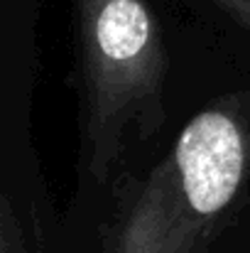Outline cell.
Segmentation results:
<instances>
[{
    "label": "cell",
    "instance_id": "1",
    "mask_svg": "<svg viewBox=\"0 0 250 253\" xmlns=\"http://www.w3.org/2000/svg\"><path fill=\"white\" fill-rule=\"evenodd\" d=\"M250 177V113L223 98L196 113L115 219L106 253H201Z\"/></svg>",
    "mask_w": 250,
    "mask_h": 253
},
{
    "label": "cell",
    "instance_id": "2",
    "mask_svg": "<svg viewBox=\"0 0 250 253\" xmlns=\"http://www.w3.org/2000/svg\"><path fill=\"white\" fill-rule=\"evenodd\" d=\"M86 169L106 179L130 140L162 126L167 54L147 0H74Z\"/></svg>",
    "mask_w": 250,
    "mask_h": 253
},
{
    "label": "cell",
    "instance_id": "3",
    "mask_svg": "<svg viewBox=\"0 0 250 253\" xmlns=\"http://www.w3.org/2000/svg\"><path fill=\"white\" fill-rule=\"evenodd\" d=\"M0 253H25L22 226L7 197L2 199V209H0Z\"/></svg>",
    "mask_w": 250,
    "mask_h": 253
},
{
    "label": "cell",
    "instance_id": "4",
    "mask_svg": "<svg viewBox=\"0 0 250 253\" xmlns=\"http://www.w3.org/2000/svg\"><path fill=\"white\" fill-rule=\"evenodd\" d=\"M228 17H233L246 32H250V0H211Z\"/></svg>",
    "mask_w": 250,
    "mask_h": 253
}]
</instances>
